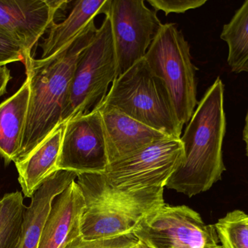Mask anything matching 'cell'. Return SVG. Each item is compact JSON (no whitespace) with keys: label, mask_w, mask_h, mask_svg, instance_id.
Listing matches in <instances>:
<instances>
[{"label":"cell","mask_w":248,"mask_h":248,"mask_svg":"<svg viewBox=\"0 0 248 248\" xmlns=\"http://www.w3.org/2000/svg\"><path fill=\"white\" fill-rule=\"evenodd\" d=\"M140 241L153 248H215V225H207L189 207L165 203L147 217L134 232Z\"/></svg>","instance_id":"ba28073f"},{"label":"cell","mask_w":248,"mask_h":248,"mask_svg":"<svg viewBox=\"0 0 248 248\" xmlns=\"http://www.w3.org/2000/svg\"><path fill=\"white\" fill-rule=\"evenodd\" d=\"M110 18L119 76L142 59L162 26L143 0H110Z\"/></svg>","instance_id":"9c48e42d"},{"label":"cell","mask_w":248,"mask_h":248,"mask_svg":"<svg viewBox=\"0 0 248 248\" xmlns=\"http://www.w3.org/2000/svg\"><path fill=\"white\" fill-rule=\"evenodd\" d=\"M11 79L10 69L6 66H0V97L6 93L7 84Z\"/></svg>","instance_id":"cb8c5ba5"},{"label":"cell","mask_w":248,"mask_h":248,"mask_svg":"<svg viewBox=\"0 0 248 248\" xmlns=\"http://www.w3.org/2000/svg\"><path fill=\"white\" fill-rule=\"evenodd\" d=\"M1 199H0V207H1Z\"/></svg>","instance_id":"f1b7e54d"},{"label":"cell","mask_w":248,"mask_h":248,"mask_svg":"<svg viewBox=\"0 0 248 248\" xmlns=\"http://www.w3.org/2000/svg\"><path fill=\"white\" fill-rule=\"evenodd\" d=\"M84 210L82 191L74 181L54 200L38 248H65L81 236Z\"/></svg>","instance_id":"4fadbf2b"},{"label":"cell","mask_w":248,"mask_h":248,"mask_svg":"<svg viewBox=\"0 0 248 248\" xmlns=\"http://www.w3.org/2000/svg\"><path fill=\"white\" fill-rule=\"evenodd\" d=\"M139 243L134 233L96 240H86L81 235L65 248H137Z\"/></svg>","instance_id":"44dd1931"},{"label":"cell","mask_w":248,"mask_h":248,"mask_svg":"<svg viewBox=\"0 0 248 248\" xmlns=\"http://www.w3.org/2000/svg\"><path fill=\"white\" fill-rule=\"evenodd\" d=\"M97 29L92 20L69 45L52 56L25 58L31 94L20 152L16 162L27 157L62 123L76 64Z\"/></svg>","instance_id":"6da1fadb"},{"label":"cell","mask_w":248,"mask_h":248,"mask_svg":"<svg viewBox=\"0 0 248 248\" xmlns=\"http://www.w3.org/2000/svg\"><path fill=\"white\" fill-rule=\"evenodd\" d=\"M184 160L180 138H166L110 163L102 174L110 185L124 190L164 188Z\"/></svg>","instance_id":"52a82bcc"},{"label":"cell","mask_w":248,"mask_h":248,"mask_svg":"<svg viewBox=\"0 0 248 248\" xmlns=\"http://www.w3.org/2000/svg\"><path fill=\"white\" fill-rule=\"evenodd\" d=\"M103 119L109 164L153 143L170 138L127 116L113 106H97Z\"/></svg>","instance_id":"7c38bea8"},{"label":"cell","mask_w":248,"mask_h":248,"mask_svg":"<svg viewBox=\"0 0 248 248\" xmlns=\"http://www.w3.org/2000/svg\"><path fill=\"white\" fill-rule=\"evenodd\" d=\"M58 170L103 173L109 165L103 119L95 108L65 122Z\"/></svg>","instance_id":"30bf717a"},{"label":"cell","mask_w":248,"mask_h":248,"mask_svg":"<svg viewBox=\"0 0 248 248\" xmlns=\"http://www.w3.org/2000/svg\"><path fill=\"white\" fill-rule=\"evenodd\" d=\"M0 207V248H17L25 209L22 192L6 194Z\"/></svg>","instance_id":"d6986e66"},{"label":"cell","mask_w":248,"mask_h":248,"mask_svg":"<svg viewBox=\"0 0 248 248\" xmlns=\"http://www.w3.org/2000/svg\"><path fill=\"white\" fill-rule=\"evenodd\" d=\"M110 0H81L77 1L68 17L60 23H52L47 37L41 44L42 55L46 58L55 55L74 40L98 15L106 14Z\"/></svg>","instance_id":"e0dca14e"},{"label":"cell","mask_w":248,"mask_h":248,"mask_svg":"<svg viewBox=\"0 0 248 248\" xmlns=\"http://www.w3.org/2000/svg\"><path fill=\"white\" fill-rule=\"evenodd\" d=\"M64 125L61 124L27 157L15 163L23 197L31 198L41 185L55 173L61 152Z\"/></svg>","instance_id":"9a60e30c"},{"label":"cell","mask_w":248,"mask_h":248,"mask_svg":"<svg viewBox=\"0 0 248 248\" xmlns=\"http://www.w3.org/2000/svg\"><path fill=\"white\" fill-rule=\"evenodd\" d=\"M221 39L228 46L227 61L232 71L248 72V0L224 25Z\"/></svg>","instance_id":"ac0fdd59"},{"label":"cell","mask_w":248,"mask_h":248,"mask_svg":"<svg viewBox=\"0 0 248 248\" xmlns=\"http://www.w3.org/2000/svg\"><path fill=\"white\" fill-rule=\"evenodd\" d=\"M30 94L26 77L16 93L0 103V156L6 165L16 161L20 152Z\"/></svg>","instance_id":"2e32d148"},{"label":"cell","mask_w":248,"mask_h":248,"mask_svg":"<svg viewBox=\"0 0 248 248\" xmlns=\"http://www.w3.org/2000/svg\"><path fill=\"white\" fill-rule=\"evenodd\" d=\"M243 139L246 144V153L248 157V109L246 117V124H245L244 130H243Z\"/></svg>","instance_id":"d4e9b609"},{"label":"cell","mask_w":248,"mask_h":248,"mask_svg":"<svg viewBox=\"0 0 248 248\" xmlns=\"http://www.w3.org/2000/svg\"><path fill=\"white\" fill-rule=\"evenodd\" d=\"M224 96V84L218 77L198 103L181 136L185 160L166 187L192 198L221 179L226 170L222 155L227 128Z\"/></svg>","instance_id":"7a4b0ae2"},{"label":"cell","mask_w":248,"mask_h":248,"mask_svg":"<svg viewBox=\"0 0 248 248\" xmlns=\"http://www.w3.org/2000/svg\"><path fill=\"white\" fill-rule=\"evenodd\" d=\"M155 11L162 10L166 16L169 13H184L187 10L198 8L206 3V0H148Z\"/></svg>","instance_id":"7402d4cb"},{"label":"cell","mask_w":248,"mask_h":248,"mask_svg":"<svg viewBox=\"0 0 248 248\" xmlns=\"http://www.w3.org/2000/svg\"><path fill=\"white\" fill-rule=\"evenodd\" d=\"M16 61L24 63L21 48L13 39L0 32V66Z\"/></svg>","instance_id":"603a6c76"},{"label":"cell","mask_w":248,"mask_h":248,"mask_svg":"<svg viewBox=\"0 0 248 248\" xmlns=\"http://www.w3.org/2000/svg\"><path fill=\"white\" fill-rule=\"evenodd\" d=\"M248 215L236 210L214 224L223 248H248Z\"/></svg>","instance_id":"ffe728a7"},{"label":"cell","mask_w":248,"mask_h":248,"mask_svg":"<svg viewBox=\"0 0 248 248\" xmlns=\"http://www.w3.org/2000/svg\"><path fill=\"white\" fill-rule=\"evenodd\" d=\"M246 221H247V223L248 224V215L247 218H246Z\"/></svg>","instance_id":"83f0119b"},{"label":"cell","mask_w":248,"mask_h":248,"mask_svg":"<svg viewBox=\"0 0 248 248\" xmlns=\"http://www.w3.org/2000/svg\"><path fill=\"white\" fill-rule=\"evenodd\" d=\"M77 177L78 174L75 172L57 170L35 192L30 205L25 209L17 248H38L54 200Z\"/></svg>","instance_id":"5bb4252c"},{"label":"cell","mask_w":248,"mask_h":248,"mask_svg":"<svg viewBox=\"0 0 248 248\" xmlns=\"http://www.w3.org/2000/svg\"><path fill=\"white\" fill-rule=\"evenodd\" d=\"M215 248H223V247L221 246H217V247H216Z\"/></svg>","instance_id":"4316f807"},{"label":"cell","mask_w":248,"mask_h":248,"mask_svg":"<svg viewBox=\"0 0 248 248\" xmlns=\"http://www.w3.org/2000/svg\"><path fill=\"white\" fill-rule=\"evenodd\" d=\"M137 248H152L151 246H149V245L146 244V243H143V242L140 241V243H139L138 246H137Z\"/></svg>","instance_id":"484cf974"},{"label":"cell","mask_w":248,"mask_h":248,"mask_svg":"<svg viewBox=\"0 0 248 248\" xmlns=\"http://www.w3.org/2000/svg\"><path fill=\"white\" fill-rule=\"evenodd\" d=\"M65 0H0V32L21 48L25 58L54 23Z\"/></svg>","instance_id":"8fae6325"},{"label":"cell","mask_w":248,"mask_h":248,"mask_svg":"<svg viewBox=\"0 0 248 248\" xmlns=\"http://www.w3.org/2000/svg\"><path fill=\"white\" fill-rule=\"evenodd\" d=\"M119 77L117 58L108 16L81 52L74 68L62 123L91 112L106 99Z\"/></svg>","instance_id":"8992f818"},{"label":"cell","mask_w":248,"mask_h":248,"mask_svg":"<svg viewBox=\"0 0 248 248\" xmlns=\"http://www.w3.org/2000/svg\"><path fill=\"white\" fill-rule=\"evenodd\" d=\"M172 138L179 139V123L163 82L145 59L136 63L113 81L103 103Z\"/></svg>","instance_id":"277c9868"},{"label":"cell","mask_w":248,"mask_h":248,"mask_svg":"<svg viewBox=\"0 0 248 248\" xmlns=\"http://www.w3.org/2000/svg\"><path fill=\"white\" fill-rule=\"evenodd\" d=\"M144 59L164 84L179 123L187 125L198 104L196 68L189 43L176 25H162Z\"/></svg>","instance_id":"5b68a950"},{"label":"cell","mask_w":248,"mask_h":248,"mask_svg":"<svg viewBox=\"0 0 248 248\" xmlns=\"http://www.w3.org/2000/svg\"><path fill=\"white\" fill-rule=\"evenodd\" d=\"M85 200L81 235L86 240L134 233L165 204L163 187L124 190L110 185L102 173L78 174Z\"/></svg>","instance_id":"3957f363"}]
</instances>
